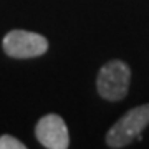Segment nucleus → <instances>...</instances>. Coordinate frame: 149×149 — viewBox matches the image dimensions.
Instances as JSON below:
<instances>
[{
	"mask_svg": "<svg viewBox=\"0 0 149 149\" xmlns=\"http://www.w3.org/2000/svg\"><path fill=\"white\" fill-rule=\"evenodd\" d=\"M2 47L3 52L12 58L27 60L47 53L48 42L40 33L27 32V30H12L3 37Z\"/></svg>",
	"mask_w": 149,
	"mask_h": 149,
	"instance_id": "7ed1b4c3",
	"label": "nucleus"
},
{
	"mask_svg": "<svg viewBox=\"0 0 149 149\" xmlns=\"http://www.w3.org/2000/svg\"><path fill=\"white\" fill-rule=\"evenodd\" d=\"M129 81H131V70L121 60H111L101 66L96 88L103 100L106 101H121L128 95Z\"/></svg>",
	"mask_w": 149,
	"mask_h": 149,
	"instance_id": "f03ea898",
	"label": "nucleus"
},
{
	"mask_svg": "<svg viewBox=\"0 0 149 149\" xmlns=\"http://www.w3.org/2000/svg\"><path fill=\"white\" fill-rule=\"evenodd\" d=\"M149 126V104H141L123 114L106 134L109 148H126L134 139H141V133Z\"/></svg>",
	"mask_w": 149,
	"mask_h": 149,
	"instance_id": "f257e3e1",
	"label": "nucleus"
},
{
	"mask_svg": "<svg viewBox=\"0 0 149 149\" xmlns=\"http://www.w3.org/2000/svg\"><path fill=\"white\" fill-rule=\"evenodd\" d=\"M0 149H25V144L10 134L0 136Z\"/></svg>",
	"mask_w": 149,
	"mask_h": 149,
	"instance_id": "39448f33",
	"label": "nucleus"
},
{
	"mask_svg": "<svg viewBox=\"0 0 149 149\" xmlns=\"http://www.w3.org/2000/svg\"><path fill=\"white\" fill-rule=\"evenodd\" d=\"M35 136L43 148L48 149H66L70 146L68 128L63 118L58 114H47L37 123Z\"/></svg>",
	"mask_w": 149,
	"mask_h": 149,
	"instance_id": "20e7f679",
	"label": "nucleus"
}]
</instances>
